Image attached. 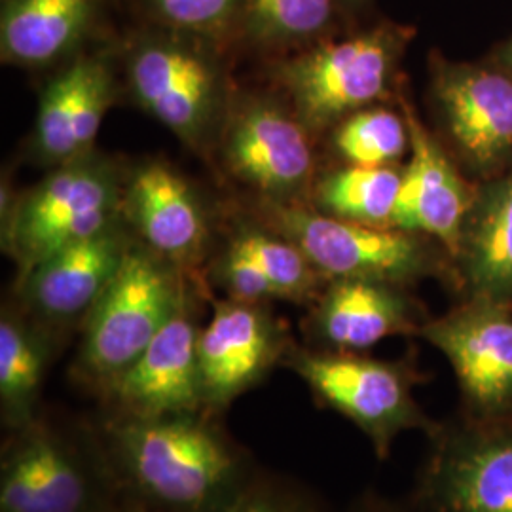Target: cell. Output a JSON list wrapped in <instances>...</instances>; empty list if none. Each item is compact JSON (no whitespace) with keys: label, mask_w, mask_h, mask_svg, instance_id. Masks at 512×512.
<instances>
[{"label":"cell","mask_w":512,"mask_h":512,"mask_svg":"<svg viewBox=\"0 0 512 512\" xmlns=\"http://www.w3.org/2000/svg\"><path fill=\"white\" fill-rule=\"evenodd\" d=\"M112 463L129 488L164 512H226L249 486L241 461L205 412L116 416Z\"/></svg>","instance_id":"6da1fadb"},{"label":"cell","mask_w":512,"mask_h":512,"mask_svg":"<svg viewBox=\"0 0 512 512\" xmlns=\"http://www.w3.org/2000/svg\"><path fill=\"white\" fill-rule=\"evenodd\" d=\"M414 35L412 27L385 19L346 38H325L283 61L277 80L311 133L336 128L389 97Z\"/></svg>","instance_id":"7a4b0ae2"},{"label":"cell","mask_w":512,"mask_h":512,"mask_svg":"<svg viewBox=\"0 0 512 512\" xmlns=\"http://www.w3.org/2000/svg\"><path fill=\"white\" fill-rule=\"evenodd\" d=\"M188 300L179 268L131 245L109 289L84 319L76 376L105 393Z\"/></svg>","instance_id":"3957f363"},{"label":"cell","mask_w":512,"mask_h":512,"mask_svg":"<svg viewBox=\"0 0 512 512\" xmlns=\"http://www.w3.org/2000/svg\"><path fill=\"white\" fill-rule=\"evenodd\" d=\"M124 190L116 167L92 152L55 165L52 175L12 207L4 232L19 279L55 253L118 226Z\"/></svg>","instance_id":"277c9868"},{"label":"cell","mask_w":512,"mask_h":512,"mask_svg":"<svg viewBox=\"0 0 512 512\" xmlns=\"http://www.w3.org/2000/svg\"><path fill=\"white\" fill-rule=\"evenodd\" d=\"M283 365L302 378L317 403L351 421L378 458L389 456L404 431L420 429L431 437L439 429L414 399L420 374L408 363L291 346Z\"/></svg>","instance_id":"5b68a950"},{"label":"cell","mask_w":512,"mask_h":512,"mask_svg":"<svg viewBox=\"0 0 512 512\" xmlns=\"http://www.w3.org/2000/svg\"><path fill=\"white\" fill-rule=\"evenodd\" d=\"M268 220L329 281L365 279L404 289L442 270L440 256L418 232L334 219L302 203L272 205Z\"/></svg>","instance_id":"8992f818"},{"label":"cell","mask_w":512,"mask_h":512,"mask_svg":"<svg viewBox=\"0 0 512 512\" xmlns=\"http://www.w3.org/2000/svg\"><path fill=\"white\" fill-rule=\"evenodd\" d=\"M213 44L152 27L129 50L128 80L135 99L186 147H202L220 120L224 76Z\"/></svg>","instance_id":"52a82bcc"},{"label":"cell","mask_w":512,"mask_h":512,"mask_svg":"<svg viewBox=\"0 0 512 512\" xmlns=\"http://www.w3.org/2000/svg\"><path fill=\"white\" fill-rule=\"evenodd\" d=\"M418 482L420 512H512V416L439 425Z\"/></svg>","instance_id":"ba28073f"},{"label":"cell","mask_w":512,"mask_h":512,"mask_svg":"<svg viewBox=\"0 0 512 512\" xmlns=\"http://www.w3.org/2000/svg\"><path fill=\"white\" fill-rule=\"evenodd\" d=\"M10 433L0 512H107L103 475L78 444L38 418Z\"/></svg>","instance_id":"9c48e42d"},{"label":"cell","mask_w":512,"mask_h":512,"mask_svg":"<svg viewBox=\"0 0 512 512\" xmlns=\"http://www.w3.org/2000/svg\"><path fill=\"white\" fill-rule=\"evenodd\" d=\"M440 122L461 162L484 181L512 167V74L490 65L431 55Z\"/></svg>","instance_id":"30bf717a"},{"label":"cell","mask_w":512,"mask_h":512,"mask_svg":"<svg viewBox=\"0 0 512 512\" xmlns=\"http://www.w3.org/2000/svg\"><path fill=\"white\" fill-rule=\"evenodd\" d=\"M448 359L467 412L476 418L512 416V306L465 298L418 330Z\"/></svg>","instance_id":"8fae6325"},{"label":"cell","mask_w":512,"mask_h":512,"mask_svg":"<svg viewBox=\"0 0 512 512\" xmlns=\"http://www.w3.org/2000/svg\"><path fill=\"white\" fill-rule=\"evenodd\" d=\"M310 133L275 101H245L226 122L224 164L270 205L298 203L315 171Z\"/></svg>","instance_id":"7c38bea8"},{"label":"cell","mask_w":512,"mask_h":512,"mask_svg":"<svg viewBox=\"0 0 512 512\" xmlns=\"http://www.w3.org/2000/svg\"><path fill=\"white\" fill-rule=\"evenodd\" d=\"M291 349L285 327L266 304L220 300L198 336L203 412L220 414L264 382Z\"/></svg>","instance_id":"4fadbf2b"},{"label":"cell","mask_w":512,"mask_h":512,"mask_svg":"<svg viewBox=\"0 0 512 512\" xmlns=\"http://www.w3.org/2000/svg\"><path fill=\"white\" fill-rule=\"evenodd\" d=\"M198 336L188 300L141 357L103 393L120 416L203 412Z\"/></svg>","instance_id":"5bb4252c"},{"label":"cell","mask_w":512,"mask_h":512,"mask_svg":"<svg viewBox=\"0 0 512 512\" xmlns=\"http://www.w3.org/2000/svg\"><path fill=\"white\" fill-rule=\"evenodd\" d=\"M404 116L410 128V162L403 167L391 228L435 238L454 258L476 188L461 177L414 110L404 107Z\"/></svg>","instance_id":"9a60e30c"},{"label":"cell","mask_w":512,"mask_h":512,"mask_svg":"<svg viewBox=\"0 0 512 512\" xmlns=\"http://www.w3.org/2000/svg\"><path fill=\"white\" fill-rule=\"evenodd\" d=\"M131 245L122 228L114 226L46 258L19 279L27 310L46 327L86 319L122 268Z\"/></svg>","instance_id":"2e32d148"},{"label":"cell","mask_w":512,"mask_h":512,"mask_svg":"<svg viewBox=\"0 0 512 512\" xmlns=\"http://www.w3.org/2000/svg\"><path fill=\"white\" fill-rule=\"evenodd\" d=\"M315 300L306 332L317 349L359 353L395 334H418L423 325L416 302L387 283L330 279Z\"/></svg>","instance_id":"e0dca14e"},{"label":"cell","mask_w":512,"mask_h":512,"mask_svg":"<svg viewBox=\"0 0 512 512\" xmlns=\"http://www.w3.org/2000/svg\"><path fill=\"white\" fill-rule=\"evenodd\" d=\"M114 103V80L105 59L80 55L55 76L38 105L35 147L42 160L63 165L92 152Z\"/></svg>","instance_id":"ac0fdd59"},{"label":"cell","mask_w":512,"mask_h":512,"mask_svg":"<svg viewBox=\"0 0 512 512\" xmlns=\"http://www.w3.org/2000/svg\"><path fill=\"white\" fill-rule=\"evenodd\" d=\"M124 215L152 253L177 268L202 255L207 220L181 173L164 162L137 167L124 190Z\"/></svg>","instance_id":"d6986e66"},{"label":"cell","mask_w":512,"mask_h":512,"mask_svg":"<svg viewBox=\"0 0 512 512\" xmlns=\"http://www.w3.org/2000/svg\"><path fill=\"white\" fill-rule=\"evenodd\" d=\"M454 260L465 298L512 306V167L476 188Z\"/></svg>","instance_id":"ffe728a7"},{"label":"cell","mask_w":512,"mask_h":512,"mask_svg":"<svg viewBox=\"0 0 512 512\" xmlns=\"http://www.w3.org/2000/svg\"><path fill=\"white\" fill-rule=\"evenodd\" d=\"M103 0H4L0 52L18 67L52 65L92 33Z\"/></svg>","instance_id":"44dd1931"},{"label":"cell","mask_w":512,"mask_h":512,"mask_svg":"<svg viewBox=\"0 0 512 512\" xmlns=\"http://www.w3.org/2000/svg\"><path fill=\"white\" fill-rule=\"evenodd\" d=\"M48 361V336L4 311L0 321V414L10 431L37 420L35 408Z\"/></svg>","instance_id":"7402d4cb"},{"label":"cell","mask_w":512,"mask_h":512,"mask_svg":"<svg viewBox=\"0 0 512 512\" xmlns=\"http://www.w3.org/2000/svg\"><path fill=\"white\" fill-rule=\"evenodd\" d=\"M403 181L395 165H346L329 173L315 188V209L368 226H389Z\"/></svg>","instance_id":"603a6c76"},{"label":"cell","mask_w":512,"mask_h":512,"mask_svg":"<svg viewBox=\"0 0 512 512\" xmlns=\"http://www.w3.org/2000/svg\"><path fill=\"white\" fill-rule=\"evenodd\" d=\"M342 0H247L243 31L258 44L308 48L325 40Z\"/></svg>","instance_id":"cb8c5ba5"},{"label":"cell","mask_w":512,"mask_h":512,"mask_svg":"<svg viewBox=\"0 0 512 512\" xmlns=\"http://www.w3.org/2000/svg\"><path fill=\"white\" fill-rule=\"evenodd\" d=\"M230 245L255 262L272 283L277 298L308 302L321 293L325 277L291 239L277 232L245 228Z\"/></svg>","instance_id":"d4e9b609"},{"label":"cell","mask_w":512,"mask_h":512,"mask_svg":"<svg viewBox=\"0 0 512 512\" xmlns=\"http://www.w3.org/2000/svg\"><path fill=\"white\" fill-rule=\"evenodd\" d=\"M334 147L349 165H395L410 150L406 116L385 107H368L342 120Z\"/></svg>","instance_id":"484cf974"},{"label":"cell","mask_w":512,"mask_h":512,"mask_svg":"<svg viewBox=\"0 0 512 512\" xmlns=\"http://www.w3.org/2000/svg\"><path fill=\"white\" fill-rule=\"evenodd\" d=\"M247 0H139L152 27L219 42L243 29Z\"/></svg>","instance_id":"4316f807"},{"label":"cell","mask_w":512,"mask_h":512,"mask_svg":"<svg viewBox=\"0 0 512 512\" xmlns=\"http://www.w3.org/2000/svg\"><path fill=\"white\" fill-rule=\"evenodd\" d=\"M215 281L228 298L251 304H266L277 298L272 283L262 274V270L247 255L236 247H228L215 264Z\"/></svg>","instance_id":"83f0119b"},{"label":"cell","mask_w":512,"mask_h":512,"mask_svg":"<svg viewBox=\"0 0 512 512\" xmlns=\"http://www.w3.org/2000/svg\"><path fill=\"white\" fill-rule=\"evenodd\" d=\"M226 512H315L310 505L275 486L249 484Z\"/></svg>","instance_id":"f1b7e54d"},{"label":"cell","mask_w":512,"mask_h":512,"mask_svg":"<svg viewBox=\"0 0 512 512\" xmlns=\"http://www.w3.org/2000/svg\"><path fill=\"white\" fill-rule=\"evenodd\" d=\"M494 61H497L503 69H507L512 74V37L499 46Z\"/></svg>","instance_id":"f546056e"},{"label":"cell","mask_w":512,"mask_h":512,"mask_svg":"<svg viewBox=\"0 0 512 512\" xmlns=\"http://www.w3.org/2000/svg\"><path fill=\"white\" fill-rule=\"evenodd\" d=\"M365 0H342V6H346V8H357L359 4H363Z\"/></svg>","instance_id":"4dcf8cb0"}]
</instances>
